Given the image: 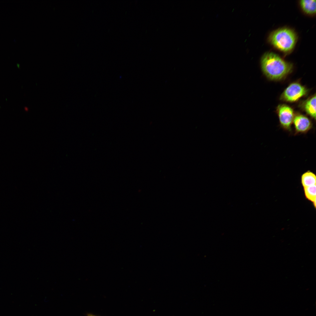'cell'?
<instances>
[{
    "label": "cell",
    "mask_w": 316,
    "mask_h": 316,
    "mask_svg": "<svg viewBox=\"0 0 316 316\" xmlns=\"http://www.w3.org/2000/svg\"><path fill=\"white\" fill-rule=\"evenodd\" d=\"M261 65L265 74L274 80L283 78L290 73L293 68L292 64L272 52H268L264 55L261 59Z\"/></svg>",
    "instance_id": "1"
},
{
    "label": "cell",
    "mask_w": 316,
    "mask_h": 316,
    "mask_svg": "<svg viewBox=\"0 0 316 316\" xmlns=\"http://www.w3.org/2000/svg\"><path fill=\"white\" fill-rule=\"evenodd\" d=\"M296 39L294 32L286 28L275 31L272 33L269 37L270 42L274 47L285 52L289 51L293 48Z\"/></svg>",
    "instance_id": "2"
},
{
    "label": "cell",
    "mask_w": 316,
    "mask_h": 316,
    "mask_svg": "<svg viewBox=\"0 0 316 316\" xmlns=\"http://www.w3.org/2000/svg\"><path fill=\"white\" fill-rule=\"evenodd\" d=\"M277 113L280 124L285 130L291 131V125L294 117L293 109L285 104H280L277 107Z\"/></svg>",
    "instance_id": "3"
},
{
    "label": "cell",
    "mask_w": 316,
    "mask_h": 316,
    "mask_svg": "<svg viewBox=\"0 0 316 316\" xmlns=\"http://www.w3.org/2000/svg\"><path fill=\"white\" fill-rule=\"evenodd\" d=\"M308 92L307 89L298 83L290 85L284 90L281 99L288 102H295L305 95Z\"/></svg>",
    "instance_id": "4"
},
{
    "label": "cell",
    "mask_w": 316,
    "mask_h": 316,
    "mask_svg": "<svg viewBox=\"0 0 316 316\" xmlns=\"http://www.w3.org/2000/svg\"><path fill=\"white\" fill-rule=\"evenodd\" d=\"M293 122L295 135L306 134L312 127V123L311 120L307 116L301 114L294 116Z\"/></svg>",
    "instance_id": "5"
},
{
    "label": "cell",
    "mask_w": 316,
    "mask_h": 316,
    "mask_svg": "<svg viewBox=\"0 0 316 316\" xmlns=\"http://www.w3.org/2000/svg\"><path fill=\"white\" fill-rule=\"evenodd\" d=\"M303 108L306 113L315 120L316 119V96L315 95L304 103Z\"/></svg>",
    "instance_id": "6"
},
{
    "label": "cell",
    "mask_w": 316,
    "mask_h": 316,
    "mask_svg": "<svg viewBox=\"0 0 316 316\" xmlns=\"http://www.w3.org/2000/svg\"><path fill=\"white\" fill-rule=\"evenodd\" d=\"M301 181L303 188L316 185V175L312 172L308 171L301 175Z\"/></svg>",
    "instance_id": "7"
},
{
    "label": "cell",
    "mask_w": 316,
    "mask_h": 316,
    "mask_svg": "<svg viewBox=\"0 0 316 316\" xmlns=\"http://www.w3.org/2000/svg\"><path fill=\"white\" fill-rule=\"evenodd\" d=\"M302 9L306 13L314 14L316 12V1L315 0H302L300 2Z\"/></svg>",
    "instance_id": "8"
},
{
    "label": "cell",
    "mask_w": 316,
    "mask_h": 316,
    "mask_svg": "<svg viewBox=\"0 0 316 316\" xmlns=\"http://www.w3.org/2000/svg\"><path fill=\"white\" fill-rule=\"evenodd\" d=\"M305 195L309 200L312 202L315 207L316 206V185L303 188Z\"/></svg>",
    "instance_id": "9"
},
{
    "label": "cell",
    "mask_w": 316,
    "mask_h": 316,
    "mask_svg": "<svg viewBox=\"0 0 316 316\" xmlns=\"http://www.w3.org/2000/svg\"><path fill=\"white\" fill-rule=\"evenodd\" d=\"M93 316V315H90V316Z\"/></svg>",
    "instance_id": "10"
}]
</instances>
